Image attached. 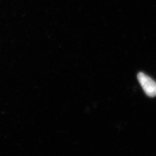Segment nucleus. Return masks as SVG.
Listing matches in <instances>:
<instances>
[{
	"mask_svg": "<svg viewBox=\"0 0 156 156\" xmlns=\"http://www.w3.org/2000/svg\"><path fill=\"white\" fill-rule=\"evenodd\" d=\"M137 78L146 94L151 97L156 96V82L153 79L143 73H139Z\"/></svg>",
	"mask_w": 156,
	"mask_h": 156,
	"instance_id": "f257e3e1",
	"label": "nucleus"
}]
</instances>
